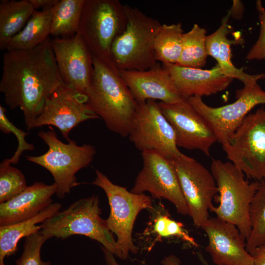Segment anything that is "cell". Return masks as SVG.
<instances>
[{"label": "cell", "mask_w": 265, "mask_h": 265, "mask_svg": "<svg viewBox=\"0 0 265 265\" xmlns=\"http://www.w3.org/2000/svg\"><path fill=\"white\" fill-rule=\"evenodd\" d=\"M0 91L11 109L19 108L28 130L42 112L47 99L64 82L50 39L27 50L6 51L3 55Z\"/></svg>", "instance_id": "cell-1"}, {"label": "cell", "mask_w": 265, "mask_h": 265, "mask_svg": "<svg viewBox=\"0 0 265 265\" xmlns=\"http://www.w3.org/2000/svg\"><path fill=\"white\" fill-rule=\"evenodd\" d=\"M92 57L93 75L85 93L88 104L108 130L128 136L138 103L111 60Z\"/></svg>", "instance_id": "cell-2"}, {"label": "cell", "mask_w": 265, "mask_h": 265, "mask_svg": "<svg viewBox=\"0 0 265 265\" xmlns=\"http://www.w3.org/2000/svg\"><path fill=\"white\" fill-rule=\"evenodd\" d=\"M101 213L97 196L81 198L41 223L40 231L47 240L53 237L66 239L76 235L86 236L119 258L116 240Z\"/></svg>", "instance_id": "cell-3"}, {"label": "cell", "mask_w": 265, "mask_h": 265, "mask_svg": "<svg viewBox=\"0 0 265 265\" xmlns=\"http://www.w3.org/2000/svg\"><path fill=\"white\" fill-rule=\"evenodd\" d=\"M211 172L219 193V205L211 212L235 225L247 240L251 232L250 207L260 182L249 183L243 172L231 162L213 159Z\"/></svg>", "instance_id": "cell-4"}, {"label": "cell", "mask_w": 265, "mask_h": 265, "mask_svg": "<svg viewBox=\"0 0 265 265\" xmlns=\"http://www.w3.org/2000/svg\"><path fill=\"white\" fill-rule=\"evenodd\" d=\"M128 18L125 31L114 41L110 59L120 70H146L155 65L154 43L161 24L138 8L124 5Z\"/></svg>", "instance_id": "cell-5"}, {"label": "cell", "mask_w": 265, "mask_h": 265, "mask_svg": "<svg viewBox=\"0 0 265 265\" xmlns=\"http://www.w3.org/2000/svg\"><path fill=\"white\" fill-rule=\"evenodd\" d=\"M49 128L38 133L48 146V151L41 155H27L25 158L27 161L45 168L51 173L57 186L55 194L62 199L72 188L80 185L76 174L90 165L96 150L91 144L79 146L71 139L65 143L58 139L52 126Z\"/></svg>", "instance_id": "cell-6"}, {"label": "cell", "mask_w": 265, "mask_h": 265, "mask_svg": "<svg viewBox=\"0 0 265 265\" xmlns=\"http://www.w3.org/2000/svg\"><path fill=\"white\" fill-rule=\"evenodd\" d=\"M128 18L118 0H85L78 33L92 56L110 59L115 39L125 30Z\"/></svg>", "instance_id": "cell-7"}, {"label": "cell", "mask_w": 265, "mask_h": 265, "mask_svg": "<svg viewBox=\"0 0 265 265\" xmlns=\"http://www.w3.org/2000/svg\"><path fill=\"white\" fill-rule=\"evenodd\" d=\"M95 173L92 184L101 188L106 195L110 207V213L106 219L107 228L117 237L119 258L125 260L130 253L138 251L132 238L133 225L142 210L152 208V199L144 193H133L113 184L98 170H95Z\"/></svg>", "instance_id": "cell-8"}, {"label": "cell", "mask_w": 265, "mask_h": 265, "mask_svg": "<svg viewBox=\"0 0 265 265\" xmlns=\"http://www.w3.org/2000/svg\"><path fill=\"white\" fill-rule=\"evenodd\" d=\"M222 145L227 158L247 177L265 179V109L247 115Z\"/></svg>", "instance_id": "cell-9"}, {"label": "cell", "mask_w": 265, "mask_h": 265, "mask_svg": "<svg viewBox=\"0 0 265 265\" xmlns=\"http://www.w3.org/2000/svg\"><path fill=\"white\" fill-rule=\"evenodd\" d=\"M180 188L194 225L201 228L209 219L212 200L218 192L211 172L183 153L171 160Z\"/></svg>", "instance_id": "cell-10"}, {"label": "cell", "mask_w": 265, "mask_h": 265, "mask_svg": "<svg viewBox=\"0 0 265 265\" xmlns=\"http://www.w3.org/2000/svg\"><path fill=\"white\" fill-rule=\"evenodd\" d=\"M236 97L237 100L234 103L217 107L208 106L200 97L187 98L210 126L217 141L222 145L234 134L253 108L265 104V91L257 82L238 90Z\"/></svg>", "instance_id": "cell-11"}, {"label": "cell", "mask_w": 265, "mask_h": 265, "mask_svg": "<svg viewBox=\"0 0 265 265\" xmlns=\"http://www.w3.org/2000/svg\"><path fill=\"white\" fill-rule=\"evenodd\" d=\"M128 136L141 152L156 151L170 160L182 154L174 131L155 100L138 104Z\"/></svg>", "instance_id": "cell-12"}, {"label": "cell", "mask_w": 265, "mask_h": 265, "mask_svg": "<svg viewBox=\"0 0 265 265\" xmlns=\"http://www.w3.org/2000/svg\"><path fill=\"white\" fill-rule=\"evenodd\" d=\"M143 166L131 191L149 192L155 198L171 202L177 212L189 215V211L180 187L171 160L154 150L141 152Z\"/></svg>", "instance_id": "cell-13"}, {"label": "cell", "mask_w": 265, "mask_h": 265, "mask_svg": "<svg viewBox=\"0 0 265 265\" xmlns=\"http://www.w3.org/2000/svg\"><path fill=\"white\" fill-rule=\"evenodd\" d=\"M90 108L85 93L65 84L59 86L46 100L32 129L53 126L67 141L70 131L86 120L99 119Z\"/></svg>", "instance_id": "cell-14"}, {"label": "cell", "mask_w": 265, "mask_h": 265, "mask_svg": "<svg viewBox=\"0 0 265 265\" xmlns=\"http://www.w3.org/2000/svg\"><path fill=\"white\" fill-rule=\"evenodd\" d=\"M164 116L172 127L178 147L197 149L209 156L217 141L212 129L195 110L187 98L175 103H159Z\"/></svg>", "instance_id": "cell-15"}, {"label": "cell", "mask_w": 265, "mask_h": 265, "mask_svg": "<svg viewBox=\"0 0 265 265\" xmlns=\"http://www.w3.org/2000/svg\"><path fill=\"white\" fill-rule=\"evenodd\" d=\"M50 43L64 83L85 93L92 77V55L77 33L66 38L53 37Z\"/></svg>", "instance_id": "cell-16"}, {"label": "cell", "mask_w": 265, "mask_h": 265, "mask_svg": "<svg viewBox=\"0 0 265 265\" xmlns=\"http://www.w3.org/2000/svg\"><path fill=\"white\" fill-rule=\"evenodd\" d=\"M201 228L208 238L206 251L216 265H254L245 239L235 225L215 217L209 218Z\"/></svg>", "instance_id": "cell-17"}, {"label": "cell", "mask_w": 265, "mask_h": 265, "mask_svg": "<svg viewBox=\"0 0 265 265\" xmlns=\"http://www.w3.org/2000/svg\"><path fill=\"white\" fill-rule=\"evenodd\" d=\"M119 70L138 104L149 100L175 103L186 99L179 93L169 73L159 63L146 70Z\"/></svg>", "instance_id": "cell-18"}, {"label": "cell", "mask_w": 265, "mask_h": 265, "mask_svg": "<svg viewBox=\"0 0 265 265\" xmlns=\"http://www.w3.org/2000/svg\"><path fill=\"white\" fill-rule=\"evenodd\" d=\"M179 93L184 98L210 96L226 89L234 79L223 74L216 64L204 70L180 66L162 64Z\"/></svg>", "instance_id": "cell-19"}, {"label": "cell", "mask_w": 265, "mask_h": 265, "mask_svg": "<svg viewBox=\"0 0 265 265\" xmlns=\"http://www.w3.org/2000/svg\"><path fill=\"white\" fill-rule=\"evenodd\" d=\"M57 186L36 182L12 199L0 204V226L17 223L31 218L53 203L52 197Z\"/></svg>", "instance_id": "cell-20"}, {"label": "cell", "mask_w": 265, "mask_h": 265, "mask_svg": "<svg viewBox=\"0 0 265 265\" xmlns=\"http://www.w3.org/2000/svg\"><path fill=\"white\" fill-rule=\"evenodd\" d=\"M230 14L228 12L221 22L220 26L212 33L207 36L206 45L208 55L217 61L224 74L242 82L244 86L250 85L265 78V73L250 75L243 69L237 68L232 61L231 46L237 41L228 38L230 26L228 24Z\"/></svg>", "instance_id": "cell-21"}, {"label": "cell", "mask_w": 265, "mask_h": 265, "mask_svg": "<svg viewBox=\"0 0 265 265\" xmlns=\"http://www.w3.org/2000/svg\"><path fill=\"white\" fill-rule=\"evenodd\" d=\"M62 205L52 203L35 216L29 219L8 225L0 226V265H4L5 257L14 254L18 250V244L23 238H26L41 229L38 223L60 211Z\"/></svg>", "instance_id": "cell-22"}, {"label": "cell", "mask_w": 265, "mask_h": 265, "mask_svg": "<svg viewBox=\"0 0 265 265\" xmlns=\"http://www.w3.org/2000/svg\"><path fill=\"white\" fill-rule=\"evenodd\" d=\"M54 7L49 10H35L24 27L9 41L4 50L30 49L49 39Z\"/></svg>", "instance_id": "cell-23"}, {"label": "cell", "mask_w": 265, "mask_h": 265, "mask_svg": "<svg viewBox=\"0 0 265 265\" xmlns=\"http://www.w3.org/2000/svg\"><path fill=\"white\" fill-rule=\"evenodd\" d=\"M35 9L29 0H2L0 3V49L24 27Z\"/></svg>", "instance_id": "cell-24"}, {"label": "cell", "mask_w": 265, "mask_h": 265, "mask_svg": "<svg viewBox=\"0 0 265 265\" xmlns=\"http://www.w3.org/2000/svg\"><path fill=\"white\" fill-rule=\"evenodd\" d=\"M85 0H59L54 8L51 35L66 38L78 32Z\"/></svg>", "instance_id": "cell-25"}, {"label": "cell", "mask_w": 265, "mask_h": 265, "mask_svg": "<svg viewBox=\"0 0 265 265\" xmlns=\"http://www.w3.org/2000/svg\"><path fill=\"white\" fill-rule=\"evenodd\" d=\"M184 33L181 23L161 25L154 43L157 61L163 65L177 64L181 55Z\"/></svg>", "instance_id": "cell-26"}, {"label": "cell", "mask_w": 265, "mask_h": 265, "mask_svg": "<svg viewBox=\"0 0 265 265\" xmlns=\"http://www.w3.org/2000/svg\"><path fill=\"white\" fill-rule=\"evenodd\" d=\"M206 32L205 28L195 24L189 31L184 33L181 55L177 65L195 68L206 65L208 56Z\"/></svg>", "instance_id": "cell-27"}, {"label": "cell", "mask_w": 265, "mask_h": 265, "mask_svg": "<svg viewBox=\"0 0 265 265\" xmlns=\"http://www.w3.org/2000/svg\"><path fill=\"white\" fill-rule=\"evenodd\" d=\"M251 232L246 249L251 255L265 244V181L260 183L250 207Z\"/></svg>", "instance_id": "cell-28"}, {"label": "cell", "mask_w": 265, "mask_h": 265, "mask_svg": "<svg viewBox=\"0 0 265 265\" xmlns=\"http://www.w3.org/2000/svg\"><path fill=\"white\" fill-rule=\"evenodd\" d=\"M27 187L24 174L11 165L9 159H4L0 163V204L14 198Z\"/></svg>", "instance_id": "cell-29"}, {"label": "cell", "mask_w": 265, "mask_h": 265, "mask_svg": "<svg viewBox=\"0 0 265 265\" xmlns=\"http://www.w3.org/2000/svg\"><path fill=\"white\" fill-rule=\"evenodd\" d=\"M153 232L159 238L175 237L192 246L197 247L198 243L184 230L182 223L171 219L168 215L159 214L154 220Z\"/></svg>", "instance_id": "cell-30"}, {"label": "cell", "mask_w": 265, "mask_h": 265, "mask_svg": "<svg viewBox=\"0 0 265 265\" xmlns=\"http://www.w3.org/2000/svg\"><path fill=\"white\" fill-rule=\"evenodd\" d=\"M47 239L39 230L26 238L23 251L16 261V265H51L49 261L41 260L42 246Z\"/></svg>", "instance_id": "cell-31"}, {"label": "cell", "mask_w": 265, "mask_h": 265, "mask_svg": "<svg viewBox=\"0 0 265 265\" xmlns=\"http://www.w3.org/2000/svg\"><path fill=\"white\" fill-rule=\"evenodd\" d=\"M0 130L5 133H13L18 140V147L12 157L9 159L12 164H17L21 156L25 151H31L34 149L32 144L26 140L28 133L15 126L7 118L5 108L0 105Z\"/></svg>", "instance_id": "cell-32"}, {"label": "cell", "mask_w": 265, "mask_h": 265, "mask_svg": "<svg viewBox=\"0 0 265 265\" xmlns=\"http://www.w3.org/2000/svg\"><path fill=\"white\" fill-rule=\"evenodd\" d=\"M260 23V30L258 39L248 52L246 59L248 60H265V8L262 1H256Z\"/></svg>", "instance_id": "cell-33"}, {"label": "cell", "mask_w": 265, "mask_h": 265, "mask_svg": "<svg viewBox=\"0 0 265 265\" xmlns=\"http://www.w3.org/2000/svg\"><path fill=\"white\" fill-rule=\"evenodd\" d=\"M35 10H41L53 8L59 0H29Z\"/></svg>", "instance_id": "cell-34"}, {"label": "cell", "mask_w": 265, "mask_h": 265, "mask_svg": "<svg viewBox=\"0 0 265 265\" xmlns=\"http://www.w3.org/2000/svg\"><path fill=\"white\" fill-rule=\"evenodd\" d=\"M244 11V6L240 0H233V5L231 9L228 11L230 17L237 19H240L242 17Z\"/></svg>", "instance_id": "cell-35"}, {"label": "cell", "mask_w": 265, "mask_h": 265, "mask_svg": "<svg viewBox=\"0 0 265 265\" xmlns=\"http://www.w3.org/2000/svg\"><path fill=\"white\" fill-rule=\"evenodd\" d=\"M254 259V265H265V251L258 248L251 254Z\"/></svg>", "instance_id": "cell-36"}, {"label": "cell", "mask_w": 265, "mask_h": 265, "mask_svg": "<svg viewBox=\"0 0 265 265\" xmlns=\"http://www.w3.org/2000/svg\"><path fill=\"white\" fill-rule=\"evenodd\" d=\"M104 254L106 265H120L115 259V256L103 246H101Z\"/></svg>", "instance_id": "cell-37"}, {"label": "cell", "mask_w": 265, "mask_h": 265, "mask_svg": "<svg viewBox=\"0 0 265 265\" xmlns=\"http://www.w3.org/2000/svg\"><path fill=\"white\" fill-rule=\"evenodd\" d=\"M162 265H181L180 260L174 255L165 257L161 261Z\"/></svg>", "instance_id": "cell-38"}, {"label": "cell", "mask_w": 265, "mask_h": 265, "mask_svg": "<svg viewBox=\"0 0 265 265\" xmlns=\"http://www.w3.org/2000/svg\"><path fill=\"white\" fill-rule=\"evenodd\" d=\"M260 248L265 251V244Z\"/></svg>", "instance_id": "cell-39"}]
</instances>
